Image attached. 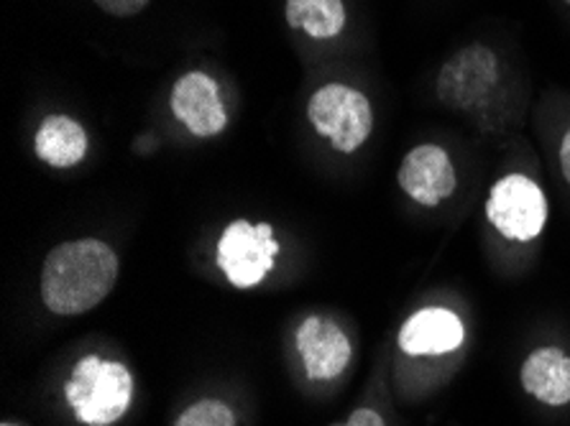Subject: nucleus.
Segmentation results:
<instances>
[{
	"label": "nucleus",
	"instance_id": "6ab92c4d",
	"mask_svg": "<svg viewBox=\"0 0 570 426\" xmlns=\"http://www.w3.org/2000/svg\"><path fill=\"white\" fill-rule=\"evenodd\" d=\"M3 426H8V424H3Z\"/></svg>",
	"mask_w": 570,
	"mask_h": 426
},
{
	"label": "nucleus",
	"instance_id": "423d86ee",
	"mask_svg": "<svg viewBox=\"0 0 570 426\" xmlns=\"http://www.w3.org/2000/svg\"><path fill=\"white\" fill-rule=\"evenodd\" d=\"M499 80L497 55L481 43H471L440 69L438 98L451 110H471L487 100Z\"/></svg>",
	"mask_w": 570,
	"mask_h": 426
},
{
	"label": "nucleus",
	"instance_id": "0eeeda50",
	"mask_svg": "<svg viewBox=\"0 0 570 426\" xmlns=\"http://www.w3.org/2000/svg\"><path fill=\"white\" fill-rule=\"evenodd\" d=\"M171 112L197 138L218 136L228 123L220 87L205 72H187L171 90Z\"/></svg>",
	"mask_w": 570,
	"mask_h": 426
},
{
	"label": "nucleus",
	"instance_id": "a211bd4d",
	"mask_svg": "<svg viewBox=\"0 0 570 426\" xmlns=\"http://www.w3.org/2000/svg\"><path fill=\"white\" fill-rule=\"evenodd\" d=\"M566 3H570V0H566Z\"/></svg>",
	"mask_w": 570,
	"mask_h": 426
},
{
	"label": "nucleus",
	"instance_id": "4468645a",
	"mask_svg": "<svg viewBox=\"0 0 570 426\" xmlns=\"http://www.w3.org/2000/svg\"><path fill=\"white\" fill-rule=\"evenodd\" d=\"M175 426H236L230 406L218 398H203V402L185 408Z\"/></svg>",
	"mask_w": 570,
	"mask_h": 426
},
{
	"label": "nucleus",
	"instance_id": "20e7f679",
	"mask_svg": "<svg viewBox=\"0 0 570 426\" xmlns=\"http://www.w3.org/2000/svg\"><path fill=\"white\" fill-rule=\"evenodd\" d=\"M279 250L282 246L274 240L269 222L236 220L218 240V266L236 289H252L272 271Z\"/></svg>",
	"mask_w": 570,
	"mask_h": 426
},
{
	"label": "nucleus",
	"instance_id": "f3484780",
	"mask_svg": "<svg viewBox=\"0 0 570 426\" xmlns=\"http://www.w3.org/2000/svg\"><path fill=\"white\" fill-rule=\"evenodd\" d=\"M560 169H563V177L570 185V130L563 136V143H560Z\"/></svg>",
	"mask_w": 570,
	"mask_h": 426
},
{
	"label": "nucleus",
	"instance_id": "39448f33",
	"mask_svg": "<svg viewBox=\"0 0 570 426\" xmlns=\"http://www.w3.org/2000/svg\"><path fill=\"white\" fill-rule=\"evenodd\" d=\"M487 217L509 240H534L548 222V199L524 174H507L491 187Z\"/></svg>",
	"mask_w": 570,
	"mask_h": 426
},
{
	"label": "nucleus",
	"instance_id": "6e6552de",
	"mask_svg": "<svg viewBox=\"0 0 570 426\" xmlns=\"http://www.w3.org/2000/svg\"><path fill=\"white\" fill-rule=\"evenodd\" d=\"M400 187L422 207H438L451 197L458 187V177L451 156L440 146L425 143L404 156L400 174Z\"/></svg>",
	"mask_w": 570,
	"mask_h": 426
},
{
	"label": "nucleus",
	"instance_id": "9b49d317",
	"mask_svg": "<svg viewBox=\"0 0 570 426\" xmlns=\"http://www.w3.org/2000/svg\"><path fill=\"white\" fill-rule=\"evenodd\" d=\"M522 388L548 406L570 402V358L560 347H540L522 365Z\"/></svg>",
	"mask_w": 570,
	"mask_h": 426
},
{
	"label": "nucleus",
	"instance_id": "7ed1b4c3",
	"mask_svg": "<svg viewBox=\"0 0 570 426\" xmlns=\"http://www.w3.org/2000/svg\"><path fill=\"white\" fill-rule=\"evenodd\" d=\"M307 118L341 153L358 151L374 128V112L366 95L341 82L320 87L307 102Z\"/></svg>",
	"mask_w": 570,
	"mask_h": 426
},
{
	"label": "nucleus",
	"instance_id": "f257e3e1",
	"mask_svg": "<svg viewBox=\"0 0 570 426\" xmlns=\"http://www.w3.org/2000/svg\"><path fill=\"white\" fill-rule=\"evenodd\" d=\"M118 281L116 250L98 238L51 248L41 266V299L59 317L85 315L106 301Z\"/></svg>",
	"mask_w": 570,
	"mask_h": 426
},
{
	"label": "nucleus",
	"instance_id": "dca6fc26",
	"mask_svg": "<svg viewBox=\"0 0 570 426\" xmlns=\"http://www.w3.org/2000/svg\"><path fill=\"white\" fill-rule=\"evenodd\" d=\"M333 426H386V424L382 419V414H376L374 408H356V412L348 416V422L333 424Z\"/></svg>",
	"mask_w": 570,
	"mask_h": 426
},
{
	"label": "nucleus",
	"instance_id": "ddd939ff",
	"mask_svg": "<svg viewBox=\"0 0 570 426\" xmlns=\"http://www.w3.org/2000/svg\"><path fill=\"white\" fill-rule=\"evenodd\" d=\"M287 23L313 39H335L345 29L343 0H287Z\"/></svg>",
	"mask_w": 570,
	"mask_h": 426
},
{
	"label": "nucleus",
	"instance_id": "1a4fd4ad",
	"mask_svg": "<svg viewBox=\"0 0 570 426\" xmlns=\"http://www.w3.org/2000/svg\"><path fill=\"white\" fill-rule=\"evenodd\" d=\"M297 350L307 378L333 380L348 368L351 343L343 329L327 317H307L297 329Z\"/></svg>",
	"mask_w": 570,
	"mask_h": 426
},
{
	"label": "nucleus",
	"instance_id": "f03ea898",
	"mask_svg": "<svg viewBox=\"0 0 570 426\" xmlns=\"http://www.w3.org/2000/svg\"><path fill=\"white\" fill-rule=\"evenodd\" d=\"M67 404L77 422L88 426H110L128 412L134 396V378L124 363L85 355L65 384Z\"/></svg>",
	"mask_w": 570,
	"mask_h": 426
},
{
	"label": "nucleus",
	"instance_id": "2eb2a0df",
	"mask_svg": "<svg viewBox=\"0 0 570 426\" xmlns=\"http://www.w3.org/2000/svg\"><path fill=\"white\" fill-rule=\"evenodd\" d=\"M100 11H106L116 19H131V16H138L149 6V0H92Z\"/></svg>",
	"mask_w": 570,
	"mask_h": 426
},
{
	"label": "nucleus",
	"instance_id": "f8f14e48",
	"mask_svg": "<svg viewBox=\"0 0 570 426\" xmlns=\"http://www.w3.org/2000/svg\"><path fill=\"white\" fill-rule=\"evenodd\" d=\"M33 151L55 169H72L88 153V133L75 118L55 112L41 120L33 136Z\"/></svg>",
	"mask_w": 570,
	"mask_h": 426
},
{
	"label": "nucleus",
	"instance_id": "9d476101",
	"mask_svg": "<svg viewBox=\"0 0 570 426\" xmlns=\"http://www.w3.org/2000/svg\"><path fill=\"white\" fill-rule=\"evenodd\" d=\"M465 340L461 317L443 307H428L412 315L400 329V347L407 355H448Z\"/></svg>",
	"mask_w": 570,
	"mask_h": 426
}]
</instances>
